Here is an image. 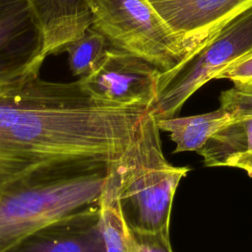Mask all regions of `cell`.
Masks as SVG:
<instances>
[{"instance_id":"cell-1","label":"cell","mask_w":252,"mask_h":252,"mask_svg":"<svg viewBox=\"0 0 252 252\" xmlns=\"http://www.w3.org/2000/svg\"><path fill=\"white\" fill-rule=\"evenodd\" d=\"M150 109L97 99L79 79L36 76L0 92V188L61 162H115Z\"/></svg>"},{"instance_id":"cell-2","label":"cell","mask_w":252,"mask_h":252,"mask_svg":"<svg viewBox=\"0 0 252 252\" xmlns=\"http://www.w3.org/2000/svg\"><path fill=\"white\" fill-rule=\"evenodd\" d=\"M112 162L74 160L33 171L0 188V252L98 202Z\"/></svg>"},{"instance_id":"cell-3","label":"cell","mask_w":252,"mask_h":252,"mask_svg":"<svg viewBox=\"0 0 252 252\" xmlns=\"http://www.w3.org/2000/svg\"><path fill=\"white\" fill-rule=\"evenodd\" d=\"M159 131L150 109L126 152L112 163L105 183L125 225L132 229H169L176 188L190 170L166 160Z\"/></svg>"},{"instance_id":"cell-4","label":"cell","mask_w":252,"mask_h":252,"mask_svg":"<svg viewBox=\"0 0 252 252\" xmlns=\"http://www.w3.org/2000/svg\"><path fill=\"white\" fill-rule=\"evenodd\" d=\"M252 54V7L220 28L172 69L160 72L151 111L173 117L185 101L225 68Z\"/></svg>"},{"instance_id":"cell-5","label":"cell","mask_w":252,"mask_h":252,"mask_svg":"<svg viewBox=\"0 0 252 252\" xmlns=\"http://www.w3.org/2000/svg\"><path fill=\"white\" fill-rule=\"evenodd\" d=\"M91 27L112 47L132 53L165 72L188 54L148 0H90Z\"/></svg>"},{"instance_id":"cell-6","label":"cell","mask_w":252,"mask_h":252,"mask_svg":"<svg viewBox=\"0 0 252 252\" xmlns=\"http://www.w3.org/2000/svg\"><path fill=\"white\" fill-rule=\"evenodd\" d=\"M44 37L29 0H0V92L39 76Z\"/></svg>"},{"instance_id":"cell-7","label":"cell","mask_w":252,"mask_h":252,"mask_svg":"<svg viewBox=\"0 0 252 252\" xmlns=\"http://www.w3.org/2000/svg\"><path fill=\"white\" fill-rule=\"evenodd\" d=\"M160 71L146 60L109 46L95 68L80 78L95 98L117 104L152 106L157 96Z\"/></svg>"},{"instance_id":"cell-8","label":"cell","mask_w":252,"mask_h":252,"mask_svg":"<svg viewBox=\"0 0 252 252\" xmlns=\"http://www.w3.org/2000/svg\"><path fill=\"white\" fill-rule=\"evenodd\" d=\"M148 1L179 37L188 54L225 24L252 7V0Z\"/></svg>"},{"instance_id":"cell-9","label":"cell","mask_w":252,"mask_h":252,"mask_svg":"<svg viewBox=\"0 0 252 252\" xmlns=\"http://www.w3.org/2000/svg\"><path fill=\"white\" fill-rule=\"evenodd\" d=\"M8 252H106L99 201L38 229Z\"/></svg>"},{"instance_id":"cell-10","label":"cell","mask_w":252,"mask_h":252,"mask_svg":"<svg viewBox=\"0 0 252 252\" xmlns=\"http://www.w3.org/2000/svg\"><path fill=\"white\" fill-rule=\"evenodd\" d=\"M40 25L46 56L61 54L63 46L92 25L90 0H29Z\"/></svg>"},{"instance_id":"cell-11","label":"cell","mask_w":252,"mask_h":252,"mask_svg":"<svg viewBox=\"0 0 252 252\" xmlns=\"http://www.w3.org/2000/svg\"><path fill=\"white\" fill-rule=\"evenodd\" d=\"M230 117L220 108L215 111L186 117H169L157 119L159 130L169 133L176 145L173 153L198 151Z\"/></svg>"},{"instance_id":"cell-12","label":"cell","mask_w":252,"mask_h":252,"mask_svg":"<svg viewBox=\"0 0 252 252\" xmlns=\"http://www.w3.org/2000/svg\"><path fill=\"white\" fill-rule=\"evenodd\" d=\"M197 153L207 166H227L230 160L252 153V117L228 121Z\"/></svg>"},{"instance_id":"cell-13","label":"cell","mask_w":252,"mask_h":252,"mask_svg":"<svg viewBox=\"0 0 252 252\" xmlns=\"http://www.w3.org/2000/svg\"><path fill=\"white\" fill-rule=\"evenodd\" d=\"M109 46L105 36L90 27L80 37L66 43L61 54L67 53L69 69L80 79L95 68Z\"/></svg>"},{"instance_id":"cell-14","label":"cell","mask_w":252,"mask_h":252,"mask_svg":"<svg viewBox=\"0 0 252 252\" xmlns=\"http://www.w3.org/2000/svg\"><path fill=\"white\" fill-rule=\"evenodd\" d=\"M100 226L106 252H130L117 204L105 189L99 200Z\"/></svg>"},{"instance_id":"cell-15","label":"cell","mask_w":252,"mask_h":252,"mask_svg":"<svg viewBox=\"0 0 252 252\" xmlns=\"http://www.w3.org/2000/svg\"><path fill=\"white\" fill-rule=\"evenodd\" d=\"M124 227L130 252H173L169 240V229L142 231L129 228L125 223Z\"/></svg>"},{"instance_id":"cell-16","label":"cell","mask_w":252,"mask_h":252,"mask_svg":"<svg viewBox=\"0 0 252 252\" xmlns=\"http://www.w3.org/2000/svg\"><path fill=\"white\" fill-rule=\"evenodd\" d=\"M220 104V108L230 117V120L252 117V90L233 86L221 92Z\"/></svg>"},{"instance_id":"cell-17","label":"cell","mask_w":252,"mask_h":252,"mask_svg":"<svg viewBox=\"0 0 252 252\" xmlns=\"http://www.w3.org/2000/svg\"><path fill=\"white\" fill-rule=\"evenodd\" d=\"M216 79L228 80L236 88L252 90V54L223 69Z\"/></svg>"},{"instance_id":"cell-18","label":"cell","mask_w":252,"mask_h":252,"mask_svg":"<svg viewBox=\"0 0 252 252\" xmlns=\"http://www.w3.org/2000/svg\"><path fill=\"white\" fill-rule=\"evenodd\" d=\"M227 166H232V167H237V168L243 169L250 176H252V153L241 156L237 158L230 160L228 162Z\"/></svg>"}]
</instances>
